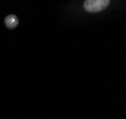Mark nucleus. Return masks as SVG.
Masks as SVG:
<instances>
[{
  "mask_svg": "<svg viewBox=\"0 0 126 119\" xmlns=\"http://www.w3.org/2000/svg\"><path fill=\"white\" fill-rule=\"evenodd\" d=\"M109 3V0H86L83 3V8L88 13H99L106 9Z\"/></svg>",
  "mask_w": 126,
  "mask_h": 119,
  "instance_id": "nucleus-1",
  "label": "nucleus"
},
{
  "mask_svg": "<svg viewBox=\"0 0 126 119\" xmlns=\"http://www.w3.org/2000/svg\"><path fill=\"white\" fill-rule=\"evenodd\" d=\"M5 25L9 29H14L19 24V19L15 14H9L5 17Z\"/></svg>",
  "mask_w": 126,
  "mask_h": 119,
  "instance_id": "nucleus-2",
  "label": "nucleus"
}]
</instances>
